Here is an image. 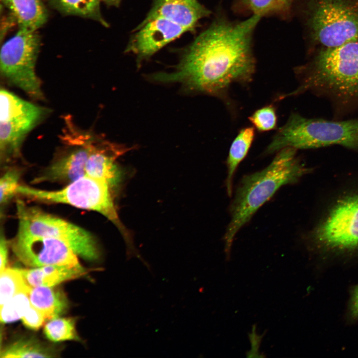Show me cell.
Instances as JSON below:
<instances>
[{
	"label": "cell",
	"mask_w": 358,
	"mask_h": 358,
	"mask_svg": "<svg viewBox=\"0 0 358 358\" xmlns=\"http://www.w3.org/2000/svg\"><path fill=\"white\" fill-rule=\"evenodd\" d=\"M261 18L253 14L240 21L215 20L188 47L175 71L155 74L153 79L178 82L191 91L230 104L227 92L231 86H246L253 80V37Z\"/></svg>",
	"instance_id": "cell-1"
},
{
	"label": "cell",
	"mask_w": 358,
	"mask_h": 358,
	"mask_svg": "<svg viewBox=\"0 0 358 358\" xmlns=\"http://www.w3.org/2000/svg\"><path fill=\"white\" fill-rule=\"evenodd\" d=\"M296 151L290 147L279 150L267 167L244 176L240 180L229 207L230 221L223 237L227 259L237 233L257 211L281 186L295 183L311 172Z\"/></svg>",
	"instance_id": "cell-2"
},
{
	"label": "cell",
	"mask_w": 358,
	"mask_h": 358,
	"mask_svg": "<svg viewBox=\"0 0 358 358\" xmlns=\"http://www.w3.org/2000/svg\"><path fill=\"white\" fill-rule=\"evenodd\" d=\"M299 85L282 99L305 91L330 99L339 107H358V41L322 50L309 64L296 68Z\"/></svg>",
	"instance_id": "cell-3"
},
{
	"label": "cell",
	"mask_w": 358,
	"mask_h": 358,
	"mask_svg": "<svg viewBox=\"0 0 358 358\" xmlns=\"http://www.w3.org/2000/svg\"><path fill=\"white\" fill-rule=\"evenodd\" d=\"M325 199L305 239L324 252H358V174L341 182Z\"/></svg>",
	"instance_id": "cell-4"
},
{
	"label": "cell",
	"mask_w": 358,
	"mask_h": 358,
	"mask_svg": "<svg viewBox=\"0 0 358 358\" xmlns=\"http://www.w3.org/2000/svg\"><path fill=\"white\" fill-rule=\"evenodd\" d=\"M332 145L358 150V119L336 121L307 118L292 113L278 129L264 154H273L287 147L307 149Z\"/></svg>",
	"instance_id": "cell-5"
},
{
	"label": "cell",
	"mask_w": 358,
	"mask_h": 358,
	"mask_svg": "<svg viewBox=\"0 0 358 358\" xmlns=\"http://www.w3.org/2000/svg\"><path fill=\"white\" fill-rule=\"evenodd\" d=\"M111 188L105 181L85 175L60 190H45L19 185L16 193L31 199L67 204L96 211L116 226L123 236L128 250L135 252L131 235L119 218Z\"/></svg>",
	"instance_id": "cell-6"
},
{
	"label": "cell",
	"mask_w": 358,
	"mask_h": 358,
	"mask_svg": "<svg viewBox=\"0 0 358 358\" xmlns=\"http://www.w3.org/2000/svg\"><path fill=\"white\" fill-rule=\"evenodd\" d=\"M16 206L18 220L17 235L58 239L83 259L95 261L99 259L98 244L88 231L38 207L28 206L20 199L16 200Z\"/></svg>",
	"instance_id": "cell-7"
},
{
	"label": "cell",
	"mask_w": 358,
	"mask_h": 358,
	"mask_svg": "<svg viewBox=\"0 0 358 358\" xmlns=\"http://www.w3.org/2000/svg\"><path fill=\"white\" fill-rule=\"evenodd\" d=\"M40 48V38L37 31L19 28L1 47L0 70L8 84L32 98L42 100L41 83L35 72Z\"/></svg>",
	"instance_id": "cell-8"
},
{
	"label": "cell",
	"mask_w": 358,
	"mask_h": 358,
	"mask_svg": "<svg viewBox=\"0 0 358 358\" xmlns=\"http://www.w3.org/2000/svg\"><path fill=\"white\" fill-rule=\"evenodd\" d=\"M307 24L313 38L326 48L358 41V7L352 0H312Z\"/></svg>",
	"instance_id": "cell-9"
},
{
	"label": "cell",
	"mask_w": 358,
	"mask_h": 358,
	"mask_svg": "<svg viewBox=\"0 0 358 358\" xmlns=\"http://www.w3.org/2000/svg\"><path fill=\"white\" fill-rule=\"evenodd\" d=\"M49 109L21 98L4 89L0 91L1 159L19 156L28 134L49 113Z\"/></svg>",
	"instance_id": "cell-10"
},
{
	"label": "cell",
	"mask_w": 358,
	"mask_h": 358,
	"mask_svg": "<svg viewBox=\"0 0 358 358\" xmlns=\"http://www.w3.org/2000/svg\"><path fill=\"white\" fill-rule=\"evenodd\" d=\"M16 258L24 265H80L77 255L64 242L54 238L17 235L11 243Z\"/></svg>",
	"instance_id": "cell-11"
},
{
	"label": "cell",
	"mask_w": 358,
	"mask_h": 358,
	"mask_svg": "<svg viewBox=\"0 0 358 358\" xmlns=\"http://www.w3.org/2000/svg\"><path fill=\"white\" fill-rule=\"evenodd\" d=\"M83 135L89 148L86 175L105 181L111 188L115 187L122 177L116 160L132 148L106 141H97L90 134Z\"/></svg>",
	"instance_id": "cell-12"
},
{
	"label": "cell",
	"mask_w": 358,
	"mask_h": 358,
	"mask_svg": "<svg viewBox=\"0 0 358 358\" xmlns=\"http://www.w3.org/2000/svg\"><path fill=\"white\" fill-rule=\"evenodd\" d=\"M135 30L126 51L137 56L139 62L147 58L165 45L176 39L188 29L163 18L152 19Z\"/></svg>",
	"instance_id": "cell-13"
},
{
	"label": "cell",
	"mask_w": 358,
	"mask_h": 358,
	"mask_svg": "<svg viewBox=\"0 0 358 358\" xmlns=\"http://www.w3.org/2000/svg\"><path fill=\"white\" fill-rule=\"evenodd\" d=\"M70 143L80 146L68 155L51 164L35 182L43 181L67 182L71 183L86 175V165L89 148L83 133L76 132L71 136Z\"/></svg>",
	"instance_id": "cell-14"
},
{
	"label": "cell",
	"mask_w": 358,
	"mask_h": 358,
	"mask_svg": "<svg viewBox=\"0 0 358 358\" xmlns=\"http://www.w3.org/2000/svg\"><path fill=\"white\" fill-rule=\"evenodd\" d=\"M210 12L197 0H154L151 10L138 26L157 18H163L190 31L200 19L209 15Z\"/></svg>",
	"instance_id": "cell-15"
},
{
	"label": "cell",
	"mask_w": 358,
	"mask_h": 358,
	"mask_svg": "<svg viewBox=\"0 0 358 358\" xmlns=\"http://www.w3.org/2000/svg\"><path fill=\"white\" fill-rule=\"evenodd\" d=\"M27 283L31 287L55 286L87 274L81 265L77 266L51 265L32 268H18Z\"/></svg>",
	"instance_id": "cell-16"
},
{
	"label": "cell",
	"mask_w": 358,
	"mask_h": 358,
	"mask_svg": "<svg viewBox=\"0 0 358 358\" xmlns=\"http://www.w3.org/2000/svg\"><path fill=\"white\" fill-rule=\"evenodd\" d=\"M1 1L11 12L19 28L37 31L47 20V11L40 0H1Z\"/></svg>",
	"instance_id": "cell-17"
},
{
	"label": "cell",
	"mask_w": 358,
	"mask_h": 358,
	"mask_svg": "<svg viewBox=\"0 0 358 358\" xmlns=\"http://www.w3.org/2000/svg\"><path fill=\"white\" fill-rule=\"evenodd\" d=\"M28 296L31 305L44 315L46 320L59 317L68 309L66 295L54 286L31 287Z\"/></svg>",
	"instance_id": "cell-18"
},
{
	"label": "cell",
	"mask_w": 358,
	"mask_h": 358,
	"mask_svg": "<svg viewBox=\"0 0 358 358\" xmlns=\"http://www.w3.org/2000/svg\"><path fill=\"white\" fill-rule=\"evenodd\" d=\"M255 130L254 127L242 128L232 142L226 160L227 177L226 188L227 195L233 192V180L237 168L247 156L254 141Z\"/></svg>",
	"instance_id": "cell-19"
},
{
	"label": "cell",
	"mask_w": 358,
	"mask_h": 358,
	"mask_svg": "<svg viewBox=\"0 0 358 358\" xmlns=\"http://www.w3.org/2000/svg\"><path fill=\"white\" fill-rule=\"evenodd\" d=\"M54 8L66 15L91 19L107 27L100 10V0H47Z\"/></svg>",
	"instance_id": "cell-20"
},
{
	"label": "cell",
	"mask_w": 358,
	"mask_h": 358,
	"mask_svg": "<svg viewBox=\"0 0 358 358\" xmlns=\"http://www.w3.org/2000/svg\"><path fill=\"white\" fill-rule=\"evenodd\" d=\"M53 349L32 337L20 338L0 352L1 358H51L55 357Z\"/></svg>",
	"instance_id": "cell-21"
},
{
	"label": "cell",
	"mask_w": 358,
	"mask_h": 358,
	"mask_svg": "<svg viewBox=\"0 0 358 358\" xmlns=\"http://www.w3.org/2000/svg\"><path fill=\"white\" fill-rule=\"evenodd\" d=\"M31 286L17 268H5L0 272V306L20 292L29 294Z\"/></svg>",
	"instance_id": "cell-22"
},
{
	"label": "cell",
	"mask_w": 358,
	"mask_h": 358,
	"mask_svg": "<svg viewBox=\"0 0 358 358\" xmlns=\"http://www.w3.org/2000/svg\"><path fill=\"white\" fill-rule=\"evenodd\" d=\"M76 320L72 318L59 317L49 320L44 328L45 336L54 342L68 340L79 341L76 329Z\"/></svg>",
	"instance_id": "cell-23"
},
{
	"label": "cell",
	"mask_w": 358,
	"mask_h": 358,
	"mask_svg": "<svg viewBox=\"0 0 358 358\" xmlns=\"http://www.w3.org/2000/svg\"><path fill=\"white\" fill-rule=\"evenodd\" d=\"M31 305L28 294H16L0 306V322L7 323L22 319Z\"/></svg>",
	"instance_id": "cell-24"
},
{
	"label": "cell",
	"mask_w": 358,
	"mask_h": 358,
	"mask_svg": "<svg viewBox=\"0 0 358 358\" xmlns=\"http://www.w3.org/2000/svg\"><path fill=\"white\" fill-rule=\"evenodd\" d=\"M254 127L260 132H265L276 128L277 122L276 107L269 104L256 110L249 117Z\"/></svg>",
	"instance_id": "cell-25"
},
{
	"label": "cell",
	"mask_w": 358,
	"mask_h": 358,
	"mask_svg": "<svg viewBox=\"0 0 358 358\" xmlns=\"http://www.w3.org/2000/svg\"><path fill=\"white\" fill-rule=\"evenodd\" d=\"M253 14L261 17L286 11L281 0H236Z\"/></svg>",
	"instance_id": "cell-26"
},
{
	"label": "cell",
	"mask_w": 358,
	"mask_h": 358,
	"mask_svg": "<svg viewBox=\"0 0 358 358\" xmlns=\"http://www.w3.org/2000/svg\"><path fill=\"white\" fill-rule=\"evenodd\" d=\"M19 172L15 169L7 171L0 179V203L4 205L16 193L19 186Z\"/></svg>",
	"instance_id": "cell-27"
},
{
	"label": "cell",
	"mask_w": 358,
	"mask_h": 358,
	"mask_svg": "<svg viewBox=\"0 0 358 358\" xmlns=\"http://www.w3.org/2000/svg\"><path fill=\"white\" fill-rule=\"evenodd\" d=\"M21 319L25 326L33 330H38L46 320L44 315L32 305Z\"/></svg>",
	"instance_id": "cell-28"
},
{
	"label": "cell",
	"mask_w": 358,
	"mask_h": 358,
	"mask_svg": "<svg viewBox=\"0 0 358 358\" xmlns=\"http://www.w3.org/2000/svg\"><path fill=\"white\" fill-rule=\"evenodd\" d=\"M8 258V243L4 235L1 234L0 239V272L6 268Z\"/></svg>",
	"instance_id": "cell-29"
},
{
	"label": "cell",
	"mask_w": 358,
	"mask_h": 358,
	"mask_svg": "<svg viewBox=\"0 0 358 358\" xmlns=\"http://www.w3.org/2000/svg\"><path fill=\"white\" fill-rule=\"evenodd\" d=\"M350 314L354 319L358 318V285L354 289L350 302Z\"/></svg>",
	"instance_id": "cell-30"
},
{
	"label": "cell",
	"mask_w": 358,
	"mask_h": 358,
	"mask_svg": "<svg viewBox=\"0 0 358 358\" xmlns=\"http://www.w3.org/2000/svg\"><path fill=\"white\" fill-rule=\"evenodd\" d=\"M253 331V333L250 335V342H251L252 349L250 351V354H256L258 351L261 340V338L256 334L255 331Z\"/></svg>",
	"instance_id": "cell-31"
},
{
	"label": "cell",
	"mask_w": 358,
	"mask_h": 358,
	"mask_svg": "<svg viewBox=\"0 0 358 358\" xmlns=\"http://www.w3.org/2000/svg\"><path fill=\"white\" fill-rule=\"evenodd\" d=\"M107 5L118 6L120 3L121 0H102Z\"/></svg>",
	"instance_id": "cell-32"
},
{
	"label": "cell",
	"mask_w": 358,
	"mask_h": 358,
	"mask_svg": "<svg viewBox=\"0 0 358 358\" xmlns=\"http://www.w3.org/2000/svg\"><path fill=\"white\" fill-rule=\"evenodd\" d=\"M292 0H281L285 10L289 8Z\"/></svg>",
	"instance_id": "cell-33"
}]
</instances>
